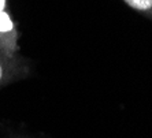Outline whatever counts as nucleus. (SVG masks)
<instances>
[{"label":"nucleus","instance_id":"nucleus-1","mask_svg":"<svg viewBox=\"0 0 152 138\" xmlns=\"http://www.w3.org/2000/svg\"><path fill=\"white\" fill-rule=\"evenodd\" d=\"M125 3L138 11H147L152 8V0H125Z\"/></svg>","mask_w":152,"mask_h":138},{"label":"nucleus","instance_id":"nucleus-2","mask_svg":"<svg viewBox=\"0 0 152 138\" xmlns=\"http://www.w3.org/2000/svg\"><path fill=\"white\" fill-rule=\"evenodd\" d=\"M12 29V22L4 11H0V32H10Z\"/></svg>","mask_w":152,"mask_h":138},{"label":"nucleus","instance_id":"nucleus-3","mask_svg":"<svg viewBox=\"0 0 152 138\" xmlns=\"http://www.w3.org/2000/svg\"><path fill=\"white\" fill-rule=\"evenodd\" d=\"M4 4H6V0H0V11H3Z\"/></svg>","mask_w":152,"mask_h":138},{"label":"nucleus","instance_id":"nucleus-4","mask_svg":"<svg viewBox=\"0 0 152 138\" xmlns=\"http://www.w3.org/2000/svg\"><path fill=\"white\" fill-rule=\"evenodd\" d=\"M3 77V67H1V64H0V79Z\"/></svg>","mask_w":152,"mask_h":138}]
</instances>
